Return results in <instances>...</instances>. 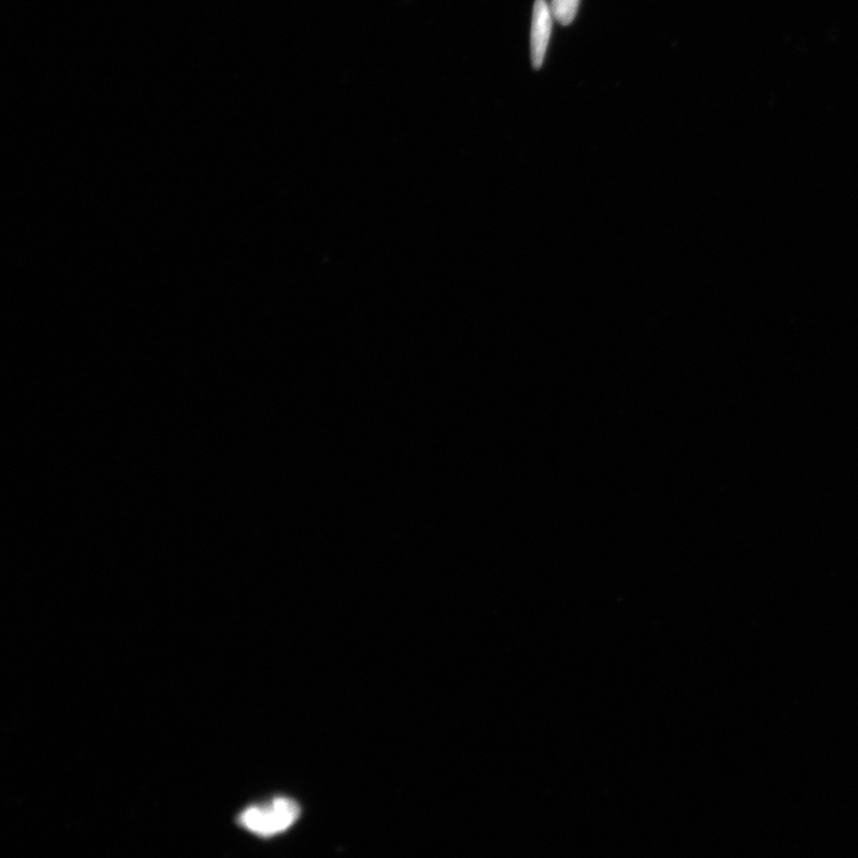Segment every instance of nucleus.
Segmentation results:
<instances>
[{
  "label": "nucleus",
  "instance_id": "f03ea898",
  "mask_svg": "<svg viewBox=\"0 0 858 858\" xmlns=\"http://www.w3.org/2000/svg\"><path fill=\"white\" fill-rule=\"evenodd\" d=\"M552 31V12L546 0H537L533 6L531 30V57L534 68L543 65Z\"/></svg>",
  "mask_w": 858,
  "mask_h": 858
},
{
  "label": "nucleus",
  "instance_id": "f257e3e1",
  "mask_svg": "<svg viewBox=\"0 0 858 858\" xmlns=\"http://www.w3.org/2000/svg\"><path fill=\"white\" fill-rule=\"evenodd\" d=\"M301 808L289 798H276L266 804L246 808L239 816L242 828L260 837H273L291 828Z\"/></svg>",
  "mask_w": 858,
  "mask_h": 858
},
{
  "label": "nucleus",
  "instance_id": "7ed1b4c3",
  "mask_svg": "<svg viewBox=\"0 0 858 858\" xmlns=\"http://www.w3.org/2000/svg\"><path fill=\"white\" fill-rule=\"evenodd\" d=\"M578 6H580V0H552L550 8L556 21L563 26H569L575 20Z\"/></svg>",
  "mask_w": 858,
  "mask_h": 858
}]
</instances>
